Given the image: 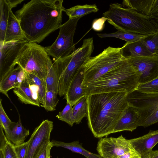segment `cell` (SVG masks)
Segmentation results:
<instances>
[{
  "instance_id": "obj_41",
  "label": "cell",
  "mask_w": 158,
  "mask_h": 158,
  "mask_svg": "<svg viewBox=\"0 0 158 158\" xmlns=\"http://www.w3.org/2000/svg\"><path fill=\"white\" fill-rule=\"evenodd\" d=\"M141 158H158V150H152L142 156Z\"/></svg>"
},
{
  "instance_id": "obj_25",
  "label": "cell",
  "mask_w": 158,
  "mask_h": 158,
  "mask_svg": "<svg viewBox=\"0 0 158 158\" xmlns=\"http://www.w3.org/2000/svg\"><path fill=\"white\" fill-rule=\"evenodd\" d=\"M99 9L96 4L77 5L69 9H65L64 12L69 19L82 17L92 13L97 12Z\"/></svg>"
},
{
  "instance_id": "obj_39",
  "label": "cell",
  "mask_w": 158,
  "mask_h": 158,
  "mask_svg": "<svg viewBox=\"0 0 158 158\" xmlns=\"http://www.w3.org/2000/svg\"><path fill=\"white\" fill-rule=\"evenodd\" d=\"M107 20V18L104 16L94 19L92 24V28L96 31H102L104 27L105 22Z\"/></svg>"
},
{
  "instance_id": "obj_12",
  "label": "cell",
  "mask_w": 158,
  "mask_h": 158,
  "mask_svg": "<svg viewBox=\"0 0 158 158\" xmlns=\"http://www.w3.org/2000/svg\"><path fill=\"white\" fill-rule=\"evenodd\" d=\"M53 128V122L46 119L35 128L29 139V143L25 158H35L43 142L50 140Z\"/></svg>"
},
{
  "instance_id": "obj_33",
  "label": "cell",
  "mask_w": 158,
  "mask_h": 158,
  "mask_svg": "<svg viewBox=\"0 0 158 158\" xmlns=\"http://www.w3.org/2000/svg\"><path fill=\"white\" fill-rule=\"evenodd\" d=\"M56 117L60 120L65 122L71 126H73L75 123L73 115V107L69 103H67L63 110L59 112Z\"/></svg>"
},
{
  "instance_id": "obj_36",
  "label": "cell",
  "mask_w": 158,
  "mask_h": 158,
  "mask_svg": "<svg viewBox=\"0 0 158 158\" xmlns=\"http://www.w3.org/2000/svg\"><path fill=\"white\" fill-rule=\"evenodd\" d=\"M52 147L50 140H45L40 147L35 158H50V151Z\"/></svg>"
},
{
  "instance_id": "obj_35",
  "label": "cell",
  "mask_w": 158,
  "mask_h": 158,
  "mask_svg": "<svg viewBox=\"0 0 158 158\" xmlns=\"http://www.w3.org/2000/svg\"><path fill=\"white\" fill-rule=\"evenodd\" d=\"M136 89L145 93L158 94V77L146 83L139 84Z\"/></svg>"
},
{
  "instance_id": "obj_32",
  "label": "cell",
  "mask_w": 158,
  "mask_h": 158,
  "mask_svg": "<svg viewBox=\"0 0 158 158\" xmlns=\"http://www.w3.org/2000/svg\"><path fill=\"white\" fill-rule=\"evenodd\" d=\"M141 41L153 55H156L158 51V30L147 35Z\"/></svg>"
},
{
  "instance_id": "obj_15",
  "label": "cell",
  "mask_w": 158,
  "mask_h": 158,
  "mask_svg": "<svg viewBox=\"0 0 158 158\" xmlns=\"http://www.w3.org/2000/svg\"><path fill=\"white\" fill-rule=\"evenodd\" d=\"M25 77L24 72L18 65L0 80V92L10 99L8 94V91L19 87Z\"/></svg>"
},
{
  "instance_id": "obj_11",
  "label": "cell",
  "mask_w": 158,
  "mask_h": 158,
  "mask_svg": "<svg viewBox=\"0 0 158 158\" xmlns=\"http://www.w3.org/2000/svg\"><path fill=\"white\" fill-rule=\"evenodd\" d=\"M133 67L138 82L142 84L158 77V56L136 57L127 59Z\"/></svg>"
},
{
  "instance_id": "obj_7",
  "label": "cell",
  "mask_w": 158,
  "mask_h": 158,
  "mask_svg": "<svg viewBox=\"0 0 158 158\" xmlns=\"http://www.w3.org/2000/svg\"><path fill=\"white\" fill-rule=\"evenodd\" d=\"M121 49L109 46L97 56L90 57L83 66L84 77L82 85L94 81L126 59Z\"/></svg>"
},
{
  "instance_id": "obj_14",
  "label": "cell",
  "mask_w": 158,
  "mask_h": 158,
  "mask_svg": "<svg viewBox=\"0 0 158 158\" xmlns=\"http://www.w3.org/2000/svg\"><path fill=\"white\" fill-rule=\"evenodd\" d=\"M127 99L129 106L141 110L158 104V94L145 93L136 89L127 94Z\"/></svg>"
},
{
  "instance_id": "obj_26",
  "label": "cell",
  "mask_w": 158,
  "mask_h": 158,
  "mask_svg": "<svg viewBox=\"0 0 158 158\" xmlns=\"http://www.w3.org/2000/svg\"><path fill=\"white\" fill-rule=\"evenodd\" d=\"M97 35L100 38H116L124 40L127 43H131L141 41L147 35L121 30H117L115 32L110 33H98Z\"/></svg>"
},
{
  "instance_id": "obj_2",
  "label": "cell",
  "mask_w": 158,
  "mask_h": 158,
  "mask_svg": "<svg viewBox=\"0 0 158 158\" xmlns=\"http://www.w3.org/2000/svg\"><path fill=\"white\" fill-rule=\"evenodd\" d=\"M127 94L108 92L86 96L88 126L95 137L101 138L114 133L116 124L129 106Z\"/></svg>"
},
{
  "instance_id": "obj_20",
  "label": "cell",
  "mask_w": 158,
  "mask_h": 158,
  "mask_svg": "<svg viewBox=\"0 0 158 158\" xmlns=\"http://www.w3.org/2000/svg\"><path fill=\"white\" fill-rule=\"evenodd\" d=\"M121 48L122 54L126 59L154 55L148 50L141 40L131 43H126Z\"/></svg>"
},
{
  "instance_id": "obj_40",
  "label": "cell",
  "mask_w": 158,
  "mask_h": 158,
  "mask_svg": "<svg viewBox=\"0 0 158 158\" xmlns=\"http://www.w3.org/2000/svg\"><path fill=\"white\" fill-rule=\"evenodd\" d=\"M2 127L0 126V150H3L8 141L4 134Z\"/></svg>"
},
{
  "instance_id": "obj_43",
  "label": "cell",
  "mask_w": 158,
  "mask_h": 158,
  "mask_svg": "<svg viewBox=\"0 0 158 158\" xmlns=\"http://www.w3.org/2000/svg\"><path fill=\"white\" fill-rule=\"evenodd\" d=\"M149 17L152 22L155 26L156 29L158 30V14ZM156 55L158 56V51Z\"/></svg>"
},
{
  "instance_id": "obj_6",
  "label": "cell",
  "mask_w": 158,
  "mask_h": 158,
  "mask_svg": "<svg viewBox=\"0 0 158 158\" xmlns=\"http://www.w3.org/2000/svg\"><path fill=\"white\" fill-rule=\"evenodd\" d=\"M17 64L25 72L45 81L48 69L53 64L45 47L36 43L28 42L22 48Z\"/></svg>"
},
{
  "instance_id": "obj_45",
  "label": "cell",
  "mask_w": 158,
  "mask_h": 158,
  "mask_svg": "<svg viewBox=\"0 0 158 158\" xmlns=\"http://www.w3.org/2000/svg\"></svg>"
},
{
  "instance_id": "obj_38",
  "label": "cell",
  "mask_w": 158,
  "mask_h": 158,
  "mask_svg": "<svg viewBox=\"0 0 158 158\" xmlns=\"http://www.w3.org/2000/svg\"><path fill=\"white\" fill-rule=\"evenodd\" d=\"M29 143V140L26 142L17 145H14L18 158H25Z\"/></svg>"
},
{
  "instance_id": "obj_13",
  "label": "cell",
  "mask_w": 158,
  "mask_h": 158,
  "mask_svg": "<svg viewBox=\"0 0 158 158\" xmlns=\"http://www.w3.org/2000/svg\"><path fill=\"white\" fill-rule=\"evenodd\" d=\"M84 77V70L82 67L74 77L69 85L64 98L67 103L73 106L82 98L85 96V89L82 85Z\"/></svg>"
},
{
  "instance_id": "obj_44",
  "label": "cell",
  "mask_w": 158,
  "mask_h": 158,
  "mask_svg": "<svg viewBox=\"0 0 158 158\" xmlns=\"http://www.w3.org/2000/svg\"><path fill=\"white\" fill-rule=\"evenodd\" d=\"M0 158H4L3 151L0 150Z\"/></svg>"
},
{
  "instance_id": "obj_18",
  "label": "cell",
  "mask_w": 158,
  "mask_h": 158,
  "mask_svg": "<svg viewBox=\"0 0 158 158\" xmlns=\"http://www.w3.org/2000/svg\"><path fill=\"white\" fill-rule=\"evenodd\" d=\"M13 91L22 103L39 107L41 106L37 94L29 83L25 74L20 85L14 89Z\"/></svg>"
},
{
  "instance_id": "obj_3",
  "label": "cell",
  "mask_w": 158,
  "mask_h": 158,
  "mask_svg": "<svg viewBox=\"0 0 158 158\" xmlns=\"http://www.w3.org/2000/svg\"><path fill=\"white\" fill-rule=\"evenodd\" d=\"M139 84L133 67L125 59L94 81L83 86L87 96L108 92L128 94L136 89Z\"/></svg>"
},
{
  "instance_id": "obj_1",
  "label": "cell",
  "mask_w": 158,
  "mask_h": 158,
  "mask_svg": "<svg viewBox=\"0 0 158 158\" xmlns=\"http://www.w3.org/2000/svg\"><path fill=\"white\" fill-rule=\"evenodd\" d=\"M63 0H32L24 4L15 15L28 43H39L59 29L62 12L65 8Z\"/></svg>"
},
{
  "instance_id": "obj_10",
  "label": "cell",
  "mask_w": 158,
  "mask_h": 158,
  "mask_svg": "<svg viewBox=\"0 0 158 158\" xmlns=\"http://www.w3.org/2000/svg\"><path fill=\"white\" fill-rule=\"evenodd\" d=\"M26 40L0 41V80L15 68L20 52Z\"/></svg>"
},
{
  "instance_id": "obj_19",
  "label": "cell",
  "mask_w": 158,
  "mask_h": 158,
  "mask_svg": "<svg viewBox=\"0 0 158 158\" xmlns=\"http://www.w3.org/2000/svg\"><path fill=\"white\" fill-rule=\"evenodd\" d=\"M139 118L137 110L129 106L125 113L119 120L114 130V133L127 131H132L138 127Z\"/></svg>"
},
{
  "instance_id": "obj_21",
  "label": "cell",
  "mask_w": 158,
  "mask_h": 158,
  "mask_svg": "<svg viewBox=\"0 0 158 158\" xmlns=\"http://www.w3.org/2000/svg\"><path fill=\"white\" fill-rule=\"evenodd\" d=\"M22 39L26 40L19 23L11 10L4 41H9Z\"/></svg>"
},
{
  "instance_id": "obj_34",
  "label": "cell",
  "mask_w": 158,
  "mask_h": 158,
  "mask_svg": "<svg viewBox=\"0 0 158 158\" xmlns=\"http://www.w3.org/2000/svg\"><path fill=\"white\" fill-rule=\"evenodd\" d=\"M15 122H12L6 113L2 104V99L0 100V126L3 128L5 135L7 134Z\"/></svg>"
},
{
  "instance_id": "obj_4",
  "label": "cell",
  "mask_w": 158,
  "mask_h": 158,
  "mask_svg": "<svg viewBox=\"0 0 158 158\" xmlns=\"http://www.w3.org/2000/svg\"><path fill=\"white\" fill-rule=\"evenodd\" d=\"M103 15L117 30L148 35L156 30L149 16L124 7L119 3L110 4L108 10Z\"/></svg>"
},
{
  "instance_id": "obj_9",
  "label": "cell",
  "mask_w": 158,
  "mask_h": 158,
  "mask_svg": "<svg viewBox=\"0 0 158 158\" xmlns=\"http://www.w3.org/2000/svg\"><path fill=\"white\" fill-rule=\"evenodd\" d=\"M134 148L129 139L121 135L117 138H100L96 149L102 158H123Z\"/></svg>"
},
{
  "instance_id": "obj_31",
  "label": "cell",
  "mask_w": 158,
  "mask_h": 158,
  "mask_svg": "<svg viewBox=\"0 0 158 158\" xmlns=\"http://www.w3.org/2000/svg\"><path fill=\"white\" fill-rule=\"evenodd\" d=\"M56 92L52 91H47L44 97V103L41 106L47 111H52L56 110L59 100Z\"/></svg>"
},
{
  "instance_id": "obj_42",
  "label": "cell",
  "mask_w": 158,
  "mask_h": 158,
  "mask_svg": "<svg viewBox=\"0 0 158 158\" xmlns=\"http://www.w3.org/2000/svg\"><path fill=\"white\" fill-rule=\"evenodd\" d=\"M23 0H6L9 6L12 9L16 7L18 5L21 3Z\"/></svg>"
},
{
  "instance_id": "obj_23",
  "label": "cell",
  "mask_w": 158,
  "mask_h": 158,
  "mask_svg": "<svg viewBox=\"0 0 158 158\" xmlns=\"http://www.w3.org/2000/svg\"><path fill=\"white\" fill-rule=\"evenodd\" d=\"M137 110L139 116L138 127H145L158 122V104Z\"/></svg>"
},
{
  "instance_id": "obj_27",
  "label": "cell",
  "mask_w": 158,
  "mask_h": 158,
  "mask_svg": "<svg viewBox=\"0 0 158 158\" xmlns=\"http://www.w3.org/2000/svg\"><path fill=\"white\" fill-rule=\"evenodd\" d=\"M24 72L30 85L35 89L38 99L42 105L47 91L46 81L34 75Z\"/></svg>"
},
{
  "instance_id": "obj_5",
  "label": "cell",
  "mask_w": 158,
  "mask_h": 158,
  "mask_svg": "<svg viewBox=\"0 0 158 158\" xmlns=\"http://www.w3.org/2000/svg\"><path fill=\"white\" fill-rule=\"evenodd\" d=\"M94 50L93 38H89L84 40L82 46L70 55L54 61L60 97L65 95L73 78L91 57Z\"/></svg>"
},
{
  "instance_id": "obj_28",
  "label": "cell",
  "mask_w": 158,
  "mask_h": 158,
  "mask_svg": "<svg viewBox=\"0 0 158 158\" xmlns=\"http://www.w3.org/2000/svg\"><path fill=\"white\" fill-rule=\"evenodd\" d=\"M0 41H4L7 24L11 9L6 0H0Z\"/></svg>"
},
{
  "instance_id": "obj_8",
  "label": "cell",
  "mask_w": 158,
  "mask_h": 158,
  "mask_svg": "<svg viewBox=\"0 0 158 158\" xmlns=\"http://www.w3.org/2000/svg\"><path fill=\"white\" fill-rule=\"evenodd\" d=\"M81 17L69 19L59 28V33L54 42L45 47L47 52L54 61L70 55L77 49L73 38L78 22Z\"/></svg>"
},
{
  "instance_id": "obj_29",
  "label": "cell",
  "mask_w": 158,
  "mask_h": 158,
  "mask_svg": "<svg viewBox=\"0 0 158 158\" xmlns=\"http://www.w3.org/2000/svg\"><path fill=\"white\" fill-rule=\"evenodd\" d=\"M88 103L86 96L82 98L73 107V115L75 123L79 124L88 114Z\"/></svg>"
},
{
  "instance_id": "obj_30",
  "label": "cell",
  "mask_w": 158,
  "mask_h": 158,
  "mask_svg": "<svg viewBox=\"0 0 158 158\" xmlns=\"http://www.w3.org/2000/svg\"><path fill=\"white\" fill-rule=\"evenodd\" d=\"M58 77L53 64L49 68L45 81L47 91H52L58 93Z\"/></svg>"
},
{
  "instance_id": "obj_24",
  "label": "cell",
  "mask_w": 158,
  "mask_h": 158,
  "mask_svg": "<svg viewBox=\"0 0 158 158\" xmlns=\"http://www.w3.org/2000/svg\"><path fill=\"white\" fill-rule=\"evenodd\" d=\"M52 147H60L68 149L72 152L81 154L86 158H102L99 154L91 153L86 150L77 141L70 143L56 140L52 139L51 141Z\"/></svg>"
},
{
  "instance_id": "obj_17",
  "label": "cell",
  "mask_w": 158,
  "mask_h": 158,
  "mask_svg": "<svg viewBox=\"0 0 158 158\" xmlns=\"http://www.w3.org/2000/svg\"><path fill=\"white\" fill-rule=\"evenodd\" d=\"M122 5L148 16L158 14V0H125Z\"/></svg>"
},
{
  "instance_id": "obj_22",
  "label": "cell",
  "mask_w": 158,
  "mask_h": 158,
  "mask_svg": "<svg viewBox=\"0 0 158 158\" xmlns=\"http://www.w3.org/2000/svg\"><path fill=\"white\" fill-rule=\"evenodd\" d=\"M29 134V130L23 126L19 116L18 121L15 123L9 132L5 135L8 140L14 145H17L23 143Z\"/></svg>"
},
{
  "instance_id": "obj_37",
  "label": "cell",
  "mask_w": 158,
  "mask_h": 158,
  "mask_svg": "<svg viewBox=\"0 0 158 158\" xmlns=\"http://www.w3.org/2000/svg\"><path fill=\"white\" fill-rule=\"evenodd\" d=\"M14 145L9 140L7 141L2 150L3 152L4 158H18Z\"/></svg>"
},
{
  "instance_id": "obj_16",
  "label": "cell",
  "mask_w": 158,
  "mask_h": 158,
  "mask_svg": "<svg viewBox=\"0 0 158 158\" xmlns=\"http://www.w3.org/2000/svg\"><path fill=\"white\" fill-rule=\"evenodd\" d=\"M129 140L133 148L142 156L151 151L158 143V130H150L145 135Z\"/></svg>"
}]
</instances>
